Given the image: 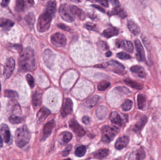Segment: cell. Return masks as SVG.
<instances>
[{
  "label": "cell",
  "mask_w": 161,
  "mask_h": 160,
  "mask_svg": "<svg viewBox=\"0 0 161 160\" xmlns=\"http://www.w3.org/2000/svg\"><path fill=\"white\" fill-rule=\"evenodd\" d=\"M18 65L22 72H31L36 66L34 51L30 47L24 48L20 52L18 58Z\"/></svg>",
  "instance_id": "1"
},
{
  "label": "cell",
  "mask_w": 161,
  "mask_h": 160,
  "mask_svg": "<svg viewBox=\"0 0 161 160\" xmlns=\"http://www.w3.org/2000/svg\"><path fill=\"white\" fill-rule=\"evenodd\" d=\"M31 137V133L28 126L24 125L20 127L15 133V139L16 145L20 148H22L29 143Z\"/></svg>",
  "instance_id": "2"
},
{
  "label": "cell",
  "mask_w": 161,
  "mask_h": 160,
  "mask_svg": "<svg viewBox=\"0 0 161 160\" xmlns=\"http://www.w3.org/2000/svg\"><path fill=\"white\" fill-rule=\"evenodd\" d=\"M53 17L46 11L40 16L37 23V28L40 32L43 33L47 31L50 28Z\"/></svg>",
  "instance_id": "3"
},
{
  "label": "cell",
  "mask_w": 161,
  "mask_h": 160,
  "mask_svg": "<svg viewBox=\"0 0 161 160\" xmlns=\"http://www.w3.org/2000/svg\"><path fill=\"white\" fill-rule=\"evenodd\" d=\"M101 141L105 143L112 142L119 132V129L117 126L106 125L101 128Z\"/></svg>",
  "instance_id": "4"
},
{
  "label": "cell",
  "mask_w": 161,
  "mask_h": 160,
  "mask_svg": "<svg viewBox=\"0 0 161 160\" xmlns=\"http://www.w3.org/2000/svg\"><path fill=\"white\" fill-rule=\"evenodd\" d=\"M59 13L61 17L66 22L71 23L75 20V17L71 12L70 5L67 3H64L60 6Z\"/></svg>",
  "instance_id": "5"
},
{
  "label": "cell",
  "mask_w": 161,
  "mask_h": 160,
  "mask_svg": "<svg viewBox=\"0 0 161 160\" xmlns=\"http://www.w3.org/2000/svg\"><path fill=\"white\" fill-rule=\"evenodd\" d=\"M15 68V61L12 57L7 59L4 66L3 76L6 79H9L12 75Z\"/></svg>",
  "instance_id": "6"
},
{
  "label": "cell",
  "mask_w": 161,
  "mask_h": 160,
  "mask_svg": "<svg viewBox=\"0 0 161 160\" xmlns=\"http://www.w3.org/2000/svg\"><path fill=\"white\" fill-rule=\"evenodd\" d=\"M51 42L54 46L57 48H62L66 46L67 38L64 34L57 33L51 37Z\"/></svg>",
  "instance_id": "7"
},
{
  "label": "cell",
  "mask_w": 161,
  "mask_h": 160,
  "mask_svg": "<svg viewBox=\"0 0 161 160\" xmlns=\"http://www.w3.org/2000/svg\"><path fill=\"white\" fill-rule=\"evenodd\" d=\"M69 125L73 132L79 137H83L86 134V132L84 129L75 119L73 118L70 120Z\"/></svg>",
  "instance_id": "8"
},
{
  "label": "cell",
  "mask_w": 161,
  "mask_h": 160,
  "mask_svg": "<svg viewBox=\"0 0 161 160\" xmlns=\"http://www.w3.org/2000/svg\"><path fill=\"white\" fill-rule=\"evenodd\" d=\"M128 119V116H125L123 117L117 111L112 112L110 114V121L113 124L118 126H122L127 122Z\"/></svg>",
  "instance_id": "9"
},
{
  "label": "cell",
  "mask_w": 161,
  "mask_h": 160,
  "mask_svg": "<svg viewBox=\"0 0 161 160\" xmlns=\"http://www.w3.org/2000/svg\"><path fill=\"white\" fill-rule=\"evenodd\" d=\"M0 136L5 143H9L11 139V133L7 125L2 124L0 125Z\"/></svg>",
  "instance_id": "10"
},
{
  "label": "cell",
  "mask_w": 161,
  "mask_h": 160,
  "mask_svg": "<svg viewBox=\"0 0 161 160\" xmlns=\"http://www.w3.org/2000/svg\"><path fill=\"white\" fill-rule=\"evenodd\" d=\"M73 109V103L71 99L67 98L65 99L63 108L62 109L61 116L63 117H67L71 114Z\"/></svg>",
  "instance_id": "11"
},
{
  "label": "cell",
  "mask_w": 161,
  "mask_h": 160,
  "mask_svg": "<svg viewBox=\"0 0 161 160\" xmlns=\"http://www.w3.org/2000/svg\"><path fill=\"white\" fill-rule=\"evenodd\" d=\"M55 56L53 52L50 50H45L43 53V61L48 68H51L53 66Z\"/></svg>",
  "instance_id": "12"
},
{
  "label": "cell",
  "mask_w": 161,
  "mask_h": 160,
  "mask_svg": "<svg viewBox=\"0 0 161 160\" xmlns=\"http://www.w3.org/2000/svg\"><path fill=\"white\" fill-rule=\"evenodd\" d=\"M115 45L117 48H122L129 52H132L133 51L134 47L131 42L128 40L119 39L115 42Z\"/></svg>",
  "instance_id": "13"
},
{
  "label": "cell",
  "mask_w": 161,
  "mask_h": 160,
  "mask_svg": "<svg viewBox=\"0 0 161 160\" xmlns=\"http://www.w3.org/2000/svg\"><path fill=\"white\" fill-rule=\"evenodd\" d=\"M135 47L136 48L137 58L139 61H144L145 60V53L141 43L139 39L134 40Z\"/></svg>",
  "instance_id": "14"
},
{
  "label": "cell",
  "mask_w": 161,
  "mask_h": 160,
  "mask_svg": "<svg viewBox=\"0 0 161 160\" xmlns=\"http://www.w3.org/2000/svg\"><path fill=\"white\" fill-rule=\"evenodd\" d=\"M51 111L46 107H42L37 114L36 120L38 124H40L45 120V119L50 115Z\"/></svg>",
  "instance_id": "15"
},
{
  "label": "cell",
  "mask_w": 161,
  "mask_h": 160,
  "mask_svg": "<svg viewBox=\"0 0 161 160\" xmlns=\"http://www.w3.org/2000/svg\"><path fill=\"white\" fill-rule=\"evenodd\" d=\"M130 142V138L128 136H123L119 138L115 142V147L118 150H121L127 147Z\"/></svg>",
  "instance_id": "16"
},
{
  "label": "cell",
  "mask_w": 161,
  "mask_h": 160,
  "mask_svg": "<svg viewBox=\"0 0 161 160\" xmlns=\"http://www.w3.org/2000/svg\"><path fill=\"white\" fill-rule=\"evenodd\" d=\"M107 63L108 65V67H111L113 71L115 72L121 73L125 70V66L122 64L117 61L112 60L107 62Z\"/></svg>",
  "instance_id": "17"
},
{
  "label": "cell",
  "mask_w": 161,
  "mask_h": 160,
  "mask_svg": "<svg viewBox=\"0 0 161 160\" xmlns=\"http://www.w3.org/2000/svg\"><path fill=\"white\" fill-rule=\"evenodd\" d=\"M127 26L130 31L134 35H137L140 33L139 26L133 20H129L127 22Z\"/></svg>",
  "instance_id": "18"
},
{
  "label": "cell",
  "mask_w": 161,
  "mask_h": 160,
  "mask_svg": "<svg viewBox=\"0 0 161 160\" xmlns=\"http://www.w3.org/2000/svg\"><path fill=\"white\" fill-rule=\"evenodd\" d=\"M55 121L54 120L49 121L45 125L43 128V133L44 137L47 138L51 134L53 129L55 127Z\"/></svg>",
  "instance_id": "19"
},
{
  "label": "cell",
  "mask_w": 161,
  "mask_h": 160,
  "mask_svg": "<svg viewBox=\"0 0 161 160\" xmlns=\"http://www.w3.org/2000/svg\"><path fill=\"white\" fill-rule=\"evenodd\" d=\"M131 71L137 75L139 78H144L146 77L147 74L144 68L139 65H134L131 68Z\"/></svg>",
  "instance_id": "20"
},
{
  "label": "cell",
  "mask_w": 161,
  "mask_h": 160,
  "mask_svg": "<svg viewBox=\"0 0 161 160\" xmlns=\"http://www.w3.org/2000/svg\"><path fill=\"white\" fill-rule=\"evenodd\" d=\"M108 114V109L104 106H100L96 110V114L100 120H103L106 117Z\"/></svg>",
  "instance_id": "21"
},
{
  "label": "cell",
  "mask_w": 161,
  "mask_h": 160,
  "mask_svg": "<svg viewBox=\"0 0 161 160\" xmlns=\"http://www.w3.org/2000/svg\"><path fill=\"white\" fill-rule=\"evenodd\" d=\"M71 11L73 16L77 17L80 19L84 20L85 18V15L81 9L75 5H70Z\"/></svg>",
  "instance_id": "22"
},
{
  "label": "cell",
  "mask_w": 161,
  "mask_h": 160,
  "mask_svg": "<svg viewBox=\"0 0 161 160\" xmlns=\"http://www.w3.org/2000/svg\"><path fill=\"white\" fill-rule=\"evenodd\" d=\"M119 30L115 27H110L106 29L103 31L102 35L106 38H111L112 37L118 35Z\"/></svg>",
  "instance_id": "23"
},
{
  "label": "cell",
  "mask_w": 161,
  "mask_h": 160,
  "mask_svg": "<svg viewBox=\"0 0 161 160\" xmlns=\"http://www.w3.org/2000/svg\"><path fill=\"white\" fill-rule=\"evenodd\" d=\"M148 121V118L147 116H144L141 118L140 120H139L136 124H135L133 127V131L134 132H138L139 131L141 130L144 126L147 124Z\"/></svg>",
  "instance_id": "24"
},
{
  "label": "cell",
  "mask_w": 161,
  "mask_h": 160,
  "mask_svg": "<svg viewBox=\"0 0 161 160\" xmlns=\"http://www.w3.org/2000/svg\"><path fill=\"white\" fill-rule=\"evenodd\" d=\"M42 92L39 90H37L32 97V103L34 107H37L40 105L42 100Z\"/></svg>",
  "instance_id": "25"
},
{
  "label": "cell",
  "mask_w": 161,
  "mask_h": 160,
  "mask_svg": "<svg viewBox=\"0 0 161 160\" xmlns=\"http://www.w3.org/2000/svg\"><path fill=\"white\" fill-rule=\"evenodd\" d=\"M110 151L108 149H100L97 151L94 155L95 158L102 160L107 157L109 154Z\"/></svg>",
  "instance_id": "26"
},
{
  "label": "cell",
  "mask_w": 161,
  "mask_h": 160,
  "mask_svg": "<svg viewBox=\"0 0 161 160\" xmlns=\"http://www.w3.org/2000/svg\"><path fill=\"white\" fill-rule=\"evenodd\" d=\"M100 97L98 95H94L88 99L85 102V106L88 108H92L98 103Z\"/></svg>",
  "instance_id": "27"
},
{
  "label": "cell",
  "mask_w": 161,
  "mask_h": 160,
  "mask_svg": "<svg viewBox=\"0 0 161 160\" xmlns=\"http://www.w3.org/2000/svg\"><path fill=\"white\" fill-rule=\"evenodd\" d=\"M56 3L54 1H48L46 4L45 11L51 14L53 16L55 15L56 11Z\"/></svg>",
  "instance_id": "28"
},
{
  "label": "cell",
  "mask_w": 161,
  "mask_h": 160,
  "mask_svg": "<svg viewBox=\"0 0 161 160\" xmlns=\"http://www.w3.org/2000/svg\"><path fill=\"white\" fill-rule=\"evenodd\" d=\"M110 14L118 15L122 18H125L127 16V13L125 9L123 8H120L119 7L114 8L110 12Z\"/></svg>",
  "instance_id": "29"
},
{
  "label": "cell",
  "mask_w": 161,
  "mask_h": 160,
  "mask_svg": "<svg viewBox=\"0 0 161 160\" xmlns=\"http://www.w3.org/2000/svg\"><path fill=\"white\" fill-rule=\"evenodd\" d=\"M146 98L143 94H139L137 97V107L139 109H142L145 107Z\"/></svg>",
  "instance_id": "30"
},
{
  "label": "cell",
  "mask_w": 161,
  "mask_h": 160,
  "mask_svg": "<svg viewBox=\"0 0 161 160\" xmlns=\"http://www.w3.org/2000/svg\"><path fill=\"white\" fill-rule=\"evenodd\" d=\"M125 82L127 85L130 86L131 87H132L133 88L137 89V90H141L143 88V86L142 84L139 83L135 81L127 79V80H125Z\"/></svg>",
  "instance_id": "31"
},
{
  "label": "cell",
  "mask_w": 161,
  "mask_h": 160,
  "mask_svg": "<svg viewBox=\"0 0 161 160\" xmlns=\"http://www.w3.org/2000/svg\"><path fill=\"white\" fill-rule=\"evenodd\" d=\"M24 20L28 25L33 26L35 22L36 18L34 13L30 12L26 15V16L24 18Z\"/></svg>",
  "instance_id": "32"
},
{
  "label": "cell",
  "mask_w": 161,
  "mask_h": 160,
  "mask_svg": "<svg viewBox=\"0 0 161 160\" xmlns=\"http://www.w3.org/2000/svg\"><path fill=\"white\" fill-rule=\"evenodd\" d=\"M9 122L13 125L21 123L23 121V117L17 114H12L9 118Z\"/></svg>",
  "instance_id": "33"
},
{
  "label": "cell",
  "mask_w": 161,
  "mask_h": 160,
  "mask_svg": "<svg viewBox=\"0 0 161 160\" xmlns=\"http://www.w3.org/2000/svg\"><path fill=\"white\" fill-rule=\"evenodd\" d=\"M4 96L6 97L12 99L16 100L18 98V94L17 92L11 90H5L4 92Z\"/></svg>",
  "instance_id": "34"
},
{
  "label": "cell",
  "mask_w": 161,
  "mask_h": 160,
  "mask_svg": "<svg viewBox=\"0 0 161 160\" xmlns=\"http://www.w3.org/2000/svg\"><path fill=\"white\" fill-rule=\"evenodd\" d=\"M14 24L15 23L10 20L0 19V27L11 28Z\"/></svg>",
  "instance_id": "35"
},
{
  "label": "cell",
  "mask_w": 161,
  "mask_h": 160,
  "mask_svg": "<svg viewBox=\"0 0 161 160\" xmlns=\"http://www.w3.org/2000/svg\"><path fill=\"white\" fill-rule=\"evenodd\" d=\"M133 102L130 100L127 99L122 105V109L124 111H128L132 108Z\"/></svg>",
  "instance_id": "36"
},
{
  "label": "cell",
  "mask_w": 161,
  "mask_h": 160,
  "mask_svg": "<svg viewBox=\"0 0 161 160\" xmlns=\"http://www.w3.org/2000/svg\"><path fill=\"white\" fill-rule=\"evenodd\" d=\"M26 7L25 1L23 0H18L16 1L15 9L18 12H22L24 11Z\"/></svg>",
  "instance_id": "37"
},
{
  "label": "cell",
  "mask_w": 161,
  "mask_h": 160,
  "mask_svg": "<svg viewBox=\"0 0 161 160\" xmlns=\"http://www.w3.org/2000/svg\"><path fill=\"white\" fill-rule=\"evenodd\" d=\"M87 149L85 146H81L78 147L75 151V155L77 157H83L86 152Z\"/></svg>",
  "instance_id": "38"
},
{
  "label": "cell",
  "mask_w": 161,
  "mask_h": 160,
  "mask_svg": "<svg viewBox=\"0 0 161 160\" xmlns=\"http://www.w3.org/2000/svg\"><path fill=\"white\" fill-rule=\"evenodd\" d=\"M61 135L62 137V142L67 143L71 141L73 138V135L71 133L68 132H65L61 133Z\"/></svg>",
  "instance_id": "39"
},
{
  "label": "cell",
  "mask_w": 161,
  "mask_h": 160,
  "mask_svg": "<svg viewBox=\"0 0 161 160\" xmlns=\"http://www.w3.org/2000/svg\"><path fill=\"white\" fill-rule=\"evenodd\" d=\"M110 85V82H108L107 81H102L98 83V90L101 91H104L109 87Z\"/></svg>",
  "instance_id": "40"
},
{
  "label": "cell",
  "mask_w": 161,
  "mask_h": 160,
  "mask_svg": "<svg viewBox=\"0 0 161 160\" xmlns=\"http://www.w3.org/2000/svg\"><path fill=\"white\" fill-rule=\"evenodd\" d=\"M146 157L145 152L144 149L140 148L137 150L136 154V160H143Z\"/></svg>",
  "instance_id": "41"
},
{
  "label": "cell",
  "mask_w": 161,
  "mask_h": 160,
  "mask_svg": "<svg viewBox=\"0 0 161 160\" xmlns=\"http://www.w3.org/2000/svg\"><path fill=\"white\" fill-rule=\"evenodd\" d=\"M117 56L118 58L123 60H129V59H131V56L130 55L123 52H120L117 54Z\"/></svg>",
  "instance_id": "42"
},
{
  "label": "cell",
  "mask_w": 161,
  "mask_h": 160,
  "mask_svg": "<svg viewBox=\"0 0 161 160\" xmlns=\"http://www.w3.org/2000/svg\"><path fill=\"white\" fill-rule=\"evenodd\" d=\"M26 79L28 85L31 88L34 86V80L33 76L30 74H28L26 76Z\"/></svg>",
  "instance_id": "43"
},
{
  "label": "cell",
  "mask_w": 161,
  "mask_h": 160,
  "mask_svg": "<svg viewBox=\"0 0 161 160\" xmlns=\"http://www.w3.org/2000/svg\"><path fill=\"white\" fill-rule=\"evenodd\" d=\"M98 46L101 50H103L104 51L108 49V46L107 45L106 42H105L102 40H100V41L98 42Z\"/></svg>",
  "instance_id": "44"
},
{
  "label": "cell",
  "mask_w": 161,
  "mask_h": 160,
  "mask_svg": "<svg viewBox=\"0 0 161 160\" xmlns=\"http://www.w3.org/2000/svg\"><path fill=\"white\" fill-rule=\"evenodd\" d=\"M72 148V146L71 145H69L68 146H67L65 149L63 151L62 153V155L64 157H66V156H68L71 150V149Z\"/></svg>",
  "instance_id": "45"
},
{
  "label": "cell",
  "mask_w": 161,
  "mask_h": 160,
  "mask_svg": "<svg viewBox=\"0 0 161 160\" xmlns=\"http://www.w3.org/2000/svg\"><path fill=\"white\" fill-rule=\"evenodd\" d=\"M96 25H94L93 23H91L90 22L87 23L85 25H84V27L85 28L88 29V30H90V31H93V30H96Z\"/></svg>",
  "instance_id": "46"
},
{
  "label": "cell",
  "mask_w": 161,
  "mask_h": 160,
  "mask_svg": "<svg viewBox=\"0 0 161 160\" xmlns=\"http://www.w3.org/2000/svg\"><path fill=\"white\" fill-rule=\"evenodd\" d=\"M141 39L142 40H143V43H144V45H145L146 48L148 50H150L151 46L150 43H149V42L147 39L146 37L144 36V35H143V34L141 35Z\"/></svg>",
  "instance_id": "47"
},
{
  "label": "cell",
  "mask_w": 161,
  "mask_h": 160,
  "mask_svg": "<svg viewBox=\"0 0 161 160\" xmlns=\"http://www.w3.org/2000/svg\"><path fill=\"white\" fill-rule=\"evenodd\" d=\"M116 89L118 91L120 92L123 93V94H127L130 92L128 89H127L126 87H123V86H118V87L116 88Z\"/></svg>",
  "instance_id": "48"
},
{
  "label": "cell",
  "mask_w": 161,
  "mask_h": 160,
  "mask_svg": "<svg viewBox=\"0 0 161 160\" xmlns=\"http://www.w3.org/2000/svg\"><path fill=\"white\" fill-rule=\"evenodd\" d=\"M82 121L83 123L85 124L86 125H89L91 123V119L90 117L88 116H84L82 118Z\"/></svg>",
  "instance_id": "49"
},
{
  "label": "cell",
  "mask_w": 161,
  "mask_h": 160,
  "mask_svg": "<svg viewBox=\"0 0 161 160\" xmlns=\"http://www.w3.org/2000/svg\"><path fill=\"white\" fill-rule=\"evenodd\" d=\"M58 27L59 28L61 29L62 30L67 31H70V28L68 26H67L66 25L63 23H59L58 24Z\"/></svg>",
  "instance_id": "50"
},
{
  "label": "cell",
  "mask_w": 161,
  "mask_h": 160,
  "mask_svg": "<svg viewBox=\"0 0 161 160\" xmlns=\"http://www.w3.org/2000/svg\"><path fill=\"white\" fill-rule=\"evenodd\" d=\"M92 6L94 8L98 10V11H100L102 12V13H105V9H104L103 8H101V7L100 6L96 5V4H93Z\"/></svg>",
  "instance_id": "51"
},
{
  "label": "cell",
  "mask_w": 161,
  "mask_h": 160,
  "mask_svg": "<svg viewBox=\"0 0 161 160\" xmlns=\"http://www.w3.org/2000/svg\"><path fill=\"white\" fill-rule=\"evenodd\" d=\"M98 3H100V4L102 5V6L105 7H107L108 6V1H97Z\"/></svg>",
  "instance_id": "52"
},
{
  "label": "cell",
  "mask_w": 161,
  "mask_h": 160,
  "mask_svg": "<svg viewBox=\"0 0 161 160\" xmlns=\"http://www.w3.org/2000/svg\"><path fill=\"white\" fill-rule=\"evenodd\" d=\"M110 3H111L114 6V7H118L120 6L119 1H116V0H114V1H110Z\"/></svg>",
  "instance_id": "53"
},
{
  "label": "cell",
  "mask_w": 161,
  "mask_h": 160,
  "mask_svg": "<svg viewBox=\"0 0 161 160\" xmlns=\"http://www.w3.org/2000/svg\"><path fill=\"white\" fill-rule=\"evenodd\" d=\"M9 1H3L1 3V7H6L8 5V4L9 3Z\"/></svg>",
  "instance_id": "54"
},
{
  "label": "cell",
  "mask_w": 161,
  "mask_h": 160,
  "mask_svg": "<svg viewBox=\"0 0 161 160\" xmlns=\"http://www.w3.org/2000/svg\"><path fill=\"white\" fill-rule=\"evenodd\" d=\"M112 52L111 51H108V52H106V57H110V56H112Z\"/></svg>",
  "instance_id": "55"
},
{
  "label": "cell",
  "mask_w": 161,
  "mask_h": 160,
  "mask_svg": "<svg viewBox=\"0 0 161 160\" xmlns=\"http://www.w3.org/2000/svg\"><path fill=\"white\" fill-rule=\"evenodd\" d=\"M3 139L0 136V148H1L3 147Z\"/></svg>",
  "instance_id": "56"
},
{
  "label": "cell",
  "mask_w": 161,
  "mask_h": 160,
  "mask_svg": "<svg viewBox=\"0 0 161 160\" xmlns=\"http://www.w3.org/2000/svg\"><path fill=\"white\" fill-rule=\"evenodd\" d=\"M1 84H0V96H1Z\"/></svg>",
  "instance_id": "57"
},
{
  "label": "cell",
  "mask_w": 161,
  "mask_h": 160,
  "mask_svg": "<svg viewBox=\"0 0 161 160\" xmlns=\"http://www.w3.org/2000/svg\"><path fill=\"white\" fill-rule=\"evenodd\" d=\"M72 1L73 2H75V3H80V2H81V1Z\"/></svg>",
  "instance_id": "58"
},
{
  "label": "cell",
  "mask_w": 161,
  "mask_h": 160,
  "mask_svg": "<svg viewBox=\"0 0 161 160\" xmlns=\"http://www.w3.org/2000/svg\"><path fill=\"white\" fill-rule=\"evenodd\" d=\"M64 160H71V159L70 158H68V159H65Z\"/></svg>",
  "instance_id": "59"
},
{
  "label": "cell",
  "mask_w": 161,
  "mask_h": 160,
  "mask_svg": "<svg viewBox=\"0 0 161 160\" xmlns=\"http://www.w3.org/2000/svg\"></svg>",
  "instance_id": "60"
}]
</instances>
